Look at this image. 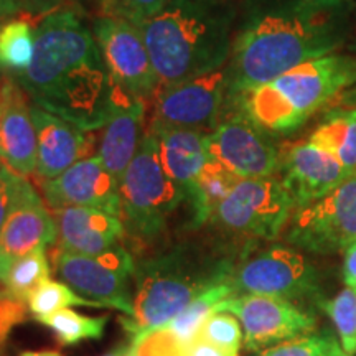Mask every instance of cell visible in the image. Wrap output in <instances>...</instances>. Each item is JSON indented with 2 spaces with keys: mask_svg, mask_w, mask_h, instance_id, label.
Instances as JSON below:
<instances>
[{
  "mask_svg": "<svg viewBox=\"0 0 356 356\" xmlns=\"http://www.w3.org/2000/svg\"><path fill=\"white\" fill-rule=\"evenodd\" d=\"M15 76L32 104L88 132L104 127L131 96L115 86L92 30L71 8L37 22L33 60Z\"/></svg>",
  "mask_w": 356,
  "mask_h": 356,
  "instance_id": "6da1fadb",
  "label": "cell"
},
{
  "mask_svg": "<svg viewBox=\"0 0 356 356\" xmlns=\"http://www.w3.org/2000/svg\"><path fill=\"white\" fill-rule=\"evenodd\" d=\"M234 266L215 261L188 243L155 249L136 261L131 317H121L124 330L134 335L172 322L200 293L231 280Z\"/></svg>",
  "mask_w": 356,
  "mask_h": 356,
  "instance_id": "7a4b0ae2",
  "label": "cell"
},
{
  "mask_svg": "<svg viewBox=\"0 0 356 356\" xmlns=\"http://www.w3.org/2000/svg\"><path fill=\"white\" fill-rule=\"evenodd\" d=\"M356 81V60L325 55L302 63L273 81L244 89L243 115L266 132L287 134L305 124L317 111Z\"/></svg>",
  "mask_w": 356,
  "mask_h": 356,
  "instance_id": "3957f363",
  "label": "cell"
},
{
  "mask_svg": "<svg viewBox=\"0 0 356 356\" xmlns=\"http://www.w3.org/2000/svg\"><path fill=\"white\" fill-rule=\"evenodd\" d=\"M140 30L160 84L200 76L225 58V25L213 0H167Z\"/></svg>",
  "mask_w": 356,
  "mask_h": 356,
  "instance_id": "277c9868",
  "label": "cell"
},
{
  "mask_svg": "<svg viewBox=\"0 0 356 356\" xmlns=\"http://www.w3.org/2000/svg\"><path fill=\"white\" fill-rule=\"evenodd\" d=\"M328 26L302 13H270L249 25L236 40L229 66V88L244 89L273 81L332 50Z\"/></svg>",
  "mask_w": 356,
  "mask_h": 356,
  "instance_id": "5b68a950",
  "label": "cell"
},
{
  "mask_svg": "<svg viewBox=\"0 0 356 356\" xmlns=\"http://www.w3.org/2000/svg\"><path fill=\"white\" fill-rule=\"evenodd\" d=\"M119 191L124 228L139 248H154L165 243L173 218L181 204L190 203L188 191L163 170L157 139L150 131L124 172Z\"/></svg>",
  "mask_w": 356,
  "mask_h": 356,
  "instance_id": "8992f818",
  "label": "cell"
},
{
  "mask_svg": "<svg viewBox=\"0 0 356 356\" xmlns=\"http://www.w3.org/2000/svg\"><path fill=\"white\" fill-rule=\"evenodd\" d=\"M293 208L280 178H241L210 221L236 234L274 239L286 228Z\"/></svg>",
  "mask_w": 356,
  "mask_h": 356,
  "instance_id": "52a82bcc",
  "label": "cell"
},
{
  "mask_svg": "<svg viewBox=\"0 0 356 356\" xmlns=\"http://www.w3.org/2000/svg\"><path fill=\"white\" fill-rule=\"evenodd\" d=\"M287 243L314 254L345 252L356 243V173L307 207L296 208Z\"/></svg>",
  "mask_w": 356,
  "mask_h": 356,
  "instance_id": "ba28073f",
  "label": "cell"
},
{
  "mask_svg": "<svg viewBox=\"0 0 356 356\" xmlns=\"http://www.w3.org/2000/svg\"><path fill=\"white\" fill-rule=\"evenodd\" d=\"M51 262L58 277L79 296L131 317L134 307L127 280L134 275L136 261L122 244L101 256L76 254L58 246Z\"/></svg>",
  "mask_w": 356,
  "mask_h": 356,
  "instance_id": "9c48e42d",
  "label": "cell"
},
{
  "mask_svg": "<svg viewBox=\"0 0 356 356\" xmlns=\"http://www.w3.org/2000/svg\"><path fill=\"white\" fill-rule=\"evenodd\" d=\"M236 293H257L291 302L315 299L317 273L307 257L287 246H270L234 267L231 275Z\"/></svg>",
  "mask_w": 356,
  "mask_h": 356,
  "instance_id": "30bf717a",
  "label": "cell"
},
{
  "mask_svg": "<svg viewBox=\"0 0 356 356\" xmlns=\"http://www.w3.org/2000/svg\"><path fill=\"white\" fill-rule=\"evenodd\" d=\"M92 35L115 86L145 102L154 99L160 79L140 26L124 19L101 15L92 24Z\"/></svg>",
  "mask_w": 356,
  "mask_h": 356,
  "instance_id": "8fae6325",
  "label": "cell"
},
{
  "mask_svg": "<svg viewBox=\"0 0 356 356\" xmlns=\"http://www.w3.org/2000/svg\"><path fill=\"white\" fill-rule=\"evenodd\" d=\"M241 322L244 346L261 351L291 338L314 332L317 320L291 300L257 293H236L218 305Z\"/></svg>",
  "mask_w": 356,
  "mask_h": 356,
  "instance_id": "7c38bea8",
  "label": "cell"
},
{
  "mask_svg": "<svg viewBox=\"0 0 356 356\" xmlns=\"http://www.w3.org/2000/svg\"><path fill=\"white\" fill-rule=\"evenodd\" d=\"M228 88L229 74L225 68L178 83L160 84L155 95L154 122L203 131L215 124Z\"/></svg>",
  "mask_w": 356,
  "mask_h": 356,
  "instance_id": "4fadbf2b",
  "label": "cell"
},
{
  "mask_svg": "<svg viewBox=\"0 0 356 356\" xmlns=\"http://www.w3.org/2000/svg\"><path fill=\"white\" fill-rule=\"evenodd\" d=\"M207 149L210 159L239 178L274 177L279 170L280 152L244 115L222 121L207 134Z\"/></svg>",
  "mask_w": 356,
  "mask_h": 356,
  "instance_id": "5bb4252c",
  "label": "cell"
},
{
  "mask_svg": "<svg viewBox=\"0 0 356 356\" xmlns=\"http://www.w3.org/2000/svg\"><path fill=\"white\" fill-rule=\"evenodd\" d=\"M40 188L51 210L86 207L111 213L122 220L119 180L111 175L99 155L79 160L51 180H42Z\"/></svg>",
  "mask_w": 356,
  "mask_h": 356,
  "instance_id": "9a60e30c",
  "label": "cell"
},
{
  "mask_svg": "<svg viewBox=\"0 0 356 356\" xmlns=\"http://www.w3.org/2000/svg\"><path fill=\"white\" fill-rule=\"evenodd\" d=\"M277 172L296 208L323 198L351 177L335 157L309 140L284 149V152H280Z\"/></svg>",
  "mask_w": 356,
  "mask_h": 356,
  "instance_id": "2e32d148",
  "label": "cell"
},
{
  "mask_svg": "<svg viewBox=\"0 0 356 356\" xmlns=\"http://www.w3.org/2000/svg\"><path fill=\"white\" fill-rule=\"evenodd\" d=\"M0 159L22 177L37 172V129L32 102L19 81H0Z\"/></svg>",
  "mask_w": 356,
  "mask_h": 356,
  "instance_id": "e0dca14e",
  "label": "cell"
},
{
  "mask_svg": "<svg viewBox=\"0 0 356 356\" xmlns=\"http://www.w3.org/2000/svg\"><path fill=\"white\" fill-rule=\"evenodd\" d=\"M56 236L55 216L48 213L43 198L25 178L19 197L0 229V256L8 266L17 257L50 246Z\"/></svg>",
  "mask_w": 356,
  "mask_h": 356,
  "instance_id": "ac0fdd59",
  "label": "cell"
},
{
  "mask_svg": "<svg viewBox=\"0 0 356 356\" xmlns=\"http://www.w3.org/2000/svg\"><path fill=\"white\" fill-rule=\"evenodd\" d=\"M37 129V175L51 180L79 160L92 157V132L83 131L58 115L32 104Z\"/></svg>",
  "mask_w": 356,
  "mask_h": 356,
  "instance_id": "d6986e66",
  "label": "cell"
},
{
  "mask_svg": "<svg viewBox=\"0 0 356 356\" xmlns=\"http://www.w3.org/2000/svg\"><path fill=\"white\" fill-rule=\"evenodd\" d=\"M60 248L84 256H101L122 244L126 228L121 218L96 208L68 207L53 210Z\"/></svg>",
  "mask_w": 356,
  "mask_h": 356,
  "instance_id": "ffe728a7",
  "label": "cell"
},
{
  "mask_svg": "<svg viewBox=\"0 0 356 356\" xmlns=\"http://www.w3.org/2000/svg\"><path fill=\"white\" fill-rule=\"evenodd\" d=\"M145 106L147 102L144 99L126 96L115 108L106 126L101 129L102 134L97 145V155L111 175H114L119 181L131 165L145 137L142 136Z\"/></svg>",
  "mask_w": 356,
  "mask_h": 356,
  "instance_id": "44dd1931",
  "label": "cell"
},
{
  "mask_svg": "<svg viewBox=\"0 0 356 356\" xmlns=\"http://www.w3.org/2000/svg\"><path fill=\"white\" fill-rule=\"evenodd\" d=\"M150 132L157 139L159 157L163 170L173 181L190 191L203 167L210 160L207 149V134L195 129L170 127L152 122Z\"/></svg>",
  "mask_w": 356,
  "mask_h": 356,
  "instance_id": "7402d4cb",
  "label": "cell"
},
{
  "mask_svg": "<svg viewBox=\"0 0 356 356\" xmlns=\"http://www.w3.org/2000/svg\"><path fill=\"white\" fill-rule=\"evenodd\" d=\"M241 180L222 163L210 159L190 191L191 226L198 228L211 220L220 203Z\"/></svg>",
  "mask_w": 356,
  "mask_h": 356,
  "instance_id": "603a6c76",
  "label": "cell"
},
{
  "mask_svg": "<svg viewBox=\"0 0 356 356\" xmlns=\"http://www.w3.org/2000/svg\"><path fill=\"white\" fill-rule=\"evenodd\" d=\"M307 140L335 157L351 175L356 172V109L330 114Z\"/></svg>",
  "mask_w": 356,
  "mask_h": 356,
  "instance_id": "cb8c5ba5",
  "label": "cell"
},
{
  "mask_svg": "<svg viewBox=\"0 0 356 356\" xmlns=\"http://www.w3.org/2000/svg\"><path fill=\"white\" fill-rule=\"evenodd\" d=\"M37 22L20 13L0 24V70L20 74L29 68L33 60Z\"/></svg>",
  "mask_w": 356,
  "mask_h": 356,
  "instance_id": "d4e9b609",
  "label": "cell"
},
{
  "mask_svg": "<svg viewBox=\"0 0 356 356\" xmlns=\"http://www.w3.org/2000/svg\"><path fill=\"white\" fill-rule=\"evenodd\" d=\"M231 296H234V289L231 280L216 284V286H213L208 289V291L200 293L197 299L191 300L190 304L172 320V322L167 323V327L170 328V330L180 338L181 343L188 348V346L198 338L204 322L215 314L218 305Z\"/></svg>",
  "mask_w": 356,
  "mask_h": 356,
  "instance_id": "484cf974",
  "label": "cell"
},
{
  "mask_svg": "<svg viewBox=\"0 0 356 356\" xmlns=\"http://www.w3.org/2000/svg\"><path fill=\"white\" fill-rule=\"evenodd\" d=\"M44 249L47 248L35 249L29 254L17 257L7 266L2 282L6 291L15 299L22 302L29 300V297L44 280L50 279V264Z\"/></svg>",
  "mask_w": 356,
  "mask_h": 356,
  "instance_id": "4316f807",
  "label": "cell"
},
{
  "mask_svg": "<svg viewBox=\"0 0 356 356\" xmlns=\"http://www.w3.org/2000/svg\"><path fill=\"white\" fill-rule=\"evenodd\" d=\"M38 322L47 325L60 343L71 346L83 340H99L104 335L108 317H86L74 310L63 309L40 318Z\"/></svg>",
  "mask_w": 356,
  "mask_h": 356,
  "instance_id": "83f0119b",
  "label": "cell"
},
{
  "mask_svg": "<svg viewBox=\"0 0 356 356\" xmlns=\"http://www.w3.org/2000/svg\"><path fill=\"white\" fill-rule=\"evenodd\" d=\"M26 302H29L30 314L37 320L48 317V315L63 310L66 307H96V309H102L101 304L79 296L68 284L56 282V280L50 279L44 280Z\"/></svg>",
  "mask_w": 356,
  "mask_h": 356,
  "instance_id": "f1b7e54d",
  "label": "cell"
},
{
  "mask_svg": "<svg viewBox=\"0 0 356 356\" xmlns=\"http://www.w3.org/2000/svg\"><path fill=\"white\" fill-rule=\"evenodd\" d=\"M322 307L340 335L341 348L353 356L356 353V292L346 287L333 299L323 302Z\"/></svg>",
  "mask_w": 356,
  "mask_h": 356,
  "instance_id": "f546056e",
  "label": "cell"
},
{
  "mask_svg": "<svg viewBox=\"0 0 356 356\" xmlns=\"http://www.w3.org/2000/svg\"><path fill=\"white\" fill-rule=\"evenodd\" d=\"M338 348L330 333H307L257 351L256 356H333Z\"/></svg>",
  "mask_w": 356,
  "mask_h": 356,
  "instance_id": "4dcf8cb0",
  "label": "cell"
},
{
  "mask_svg": "<svg viewBox=\"0 0 356 356\" xmlns=\"http://www.w3.org/2000/svg\"><path fill=\"white\" fill-rule=\"evenodd\" d=\"M198 338L215 346H220L222 350L239 353V348L244 343V332L241 322L233 314H228V312H215L204 322Z\"/></svg>",
  "mask_w": 356,
  "mask_h": 356,
  "instance_id": "1f68e13d",
  "label": "cell"
},
{
  "mask_svg": "<svg viewBox=\"0 0 356 356\" xmlns=\"http://www.w3.org/2000/svg\"><path fill=\"white\" fill-rule=\"evenodd\" d=\"M129 356H186V346L163 325L136 335Z\"/></svg>",
  "mask_w": 356,
  "mask_h": 356,
  "instance_id": "d6a6232c",
  "label": "cell"
},
{
  "mask_svg": "<svg viewBox=\"0 0 356 356\" xmlns=\"http://www.w3.org/2000/svg\"><path fill=\"white\" fill-rule=\"evenodd\" d=\"M167 0H101V15L142 25L162 10Z\"/></svg>",
  "mask_w": 356,
  "mask_h": 356,
  "instance_id": "836d02e7",
  "label": "cell"
},
{
  "mask_svg": "<svg viewBox=\"0 0 356 356\" xmlns=\"http://www.w3.org/2000/svg\"><path fill=\"white\" fill-rule=\"evenodd\" d=\"M26 320V307L22 302L10 296L6 289L0 291V346L6 343L13 327Z\"/></svg>",
  "mask_w": 356,
  "mask_h": 356,
  "instance_id": "e575fe53",
  "label": "cell"
},
{
  "mask_svg": "<svg viewBox=\"0 0 356 356\" xmlns=\"http://www.w3.org/2000/svg\"><path fill=\"white\" fill-rule=\"evenodd\" d=\"M25 178L26 177L19 175L7 165L0 167V229H2L13 203L19 197V191Z\"/></svg>",
  "mask_w": 356,
  "mask_h": 356,
  "instance_id": "d590c367",
  "label": "cell"
},
{
  "mask_svg": "<svg viewBox=\"0 0 356 356\" xmlns=\"http://www.w3.org/2000/svg\"><path fill=\"white\" fill-rule=\"evenodd\" d=\"M22 13L33 17L35 20L43 19L48 13L56 12L63 0H20Z\"/></svg>",
  "mask_w": 356,
  "mask_h": 356,
  "instance_id": "8d00e7d4",
  "label": "cell"
},
{
  "mask_svg": "<svg viewBox=\"0 0 356 356\" xmlns=\"http://www.w3.org/2000/svg\"><path fill=\"white\" fill-rule=\"evenodd\" d=\"M186 356H239V353L222 350L220 346H215L198 338V340H195L193 343L186 348Z\"/></svg>",
  "mask_w": 356,
  "mask_h": 356,
  "instance_id": "74e56055",
  "label": "cell"
},
{
  "mask_svg": "<svg viewBox=\"0 0 356 356\" xmlns=\"http://www.w3.org/2000/svg\"><path fill=\"white\" fill-rule=\"evenodd\" d=\"M343 280L345 286L356 292V243L343 252Z\"/></svg>",
  "mask_w": 356,
  "mask_h": 356,
  "instance_id": "f35d334b",
  "label": "cell"
},
{
  "mask_svg": "<svg viewBox=\"0 0 356 356\" xmlns=\"http://www.w3.org/2000/svg\"><path fill=\"white\" fill-rule=\"evenodd\" d=\"M17 13H22L20 0H0V20L6 22Z\"/></svg>",
  "mask_w": 356,
  "mask_h": 356,
  "instance_id": "ab89813d",
  "label": "cell"
},
{
  "mask_svg": "<svg viewBox=\"0 0 356 356\" xmlns=\"http://www.w3.org/2000/svg\"><path fill=\"white\" fill-rule=\"evenodd\" d=\"M19 356H63L60 351L55 350H40V351H24Z\"/></svg>",
  "mask_w": 356,
  "mask_h": 356,
  "instance_id": "60d3db41",
  "label": "cell"
},
{
  "mask_svg": "<svg viewBox=\"0 0 356 356\" xmlns=\"http://www.w3.org/2000/svg\"><path fill=\"white\" fill-rule=\"evenodd\" d=\"M129 348H131V346L121 345V346H118V348H114L113 351H109V353H106L102 356H129Z\"/></svg>",
  "mask_w": 356,
  "mask_h": 356,
  "instance_id": "b9f144b4",
  "label": "cell"
},
{
  "mask_svg": "<svg viewBox=\"0 0 356 356\" xmlns=\"http://www.w3.org/2000/svg\"><path fill=\"white\" fill-rule=\"evenodd\" d=\"M6 269H7L6 261H3V259H2V256H0V280H2L3 274H6Z\"/></svg>",
  "mask_w": 356,
  "mask_h": 356,
  "instance_id": "7bdbcfd3",
  "label": "cell"
},
{
  "mask_svg": "<svg viewBox=\"0 0 356 356\" xmlns=\"http://www.w3.org/2000/svg\"><path fill=\"white\" fill-rule=\"evenodd\" d=\"M333 356H350V355L345 353L343 348H341V346H340V348H338V350L335 351V355H333Z\"/></svg>",
  "mask_w": 356,
  "mask_h": 356,
  "instance_id": "ee69618b",
  "label": "cell"
},
{
  "mask_svg": "<svg viewBox=\"0 0 356 356\" xmlns=\"http://www.w3.org/2000/svg\"><path fill=\"white\" fill-rule=\"evenodd\" d=\"M2 284H3V282H2V280H0V291H2Z\"/></svg>",
  "mask_w": 356,
  "mask_h": 356,
  "instance_id": "f6af8a7d",
  "label": "cell"
},
{
  "mask_svg": "<svg viewBox=\"0 0 356 356\" xmlns=\"http://www.w3.org/2000/svg\"><path fill=\"white\" fill-rule=\"evenodd\" d=\"M3 165V162H2V159H0V167H2Z\"/></svg>",
  "mask_w": 356,
  "mask_h": 356,
  "instance_id": "bcb514c9",
  "label": "cell"
},
{
  "mask_svg": "<svg viewBox=\"0 0 356 356\" xmlns=\"http://www.w3.org/2000/svg\"><path fill=\"white\" fill-rule=\"evenodd\" d=\"M0 24H2V20H0Z\"/></svg>",
  "mask_w": 356,
  "mask_h": 356,
  "instance_id": "7dc6e473",
  "label": "cell"
},
{
  "mask_svg": "<svg viewBox=\"0 0 356 356\" xmlns=\"http://www.w3.org/2000/svg\"><path fill=\"white\" fill-rule=\"evenodd\" d=\"M355 173H356V172H355Z\"/></svg>",
  "mask_w": 356,
  "mask_h": 356,
  "instance_id": "c3c4849f",
  "label": "cell"
}]
</instances>
